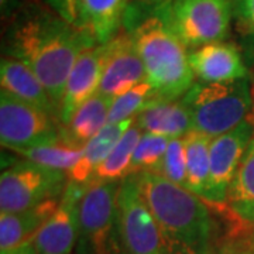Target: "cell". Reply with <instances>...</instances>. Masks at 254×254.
<instances>
[{"instance_id":"836d02e7","label":"cell","mask_w":254,"mask_h":254,"mask_svg":"<svg viewBox=\"0 0 254 254\" xmlns=\"http://www.w3.org/2000/svg\"><path fill=\"white\" fill-rule=\"evenodd\" d=\"M136 1H141V3H158V1H164V0H136Z\"/></svg>"},{"instance_id":"5bb4252c","label":"cell","mask_w":254,"mask_h":254,"mask_svg":"<svg viewBox=\"0 0 254 254\" xmlns=\"http://www.w3.org/2000/svg\"><path fill=\"white\" fill-rule=\"evenodd\" d=\"M190 65L193 75L205 83H227L247 78L239 48L225 41L190 50Z\"/></svg>"},{"instance_id":"9c48e42d","label":"cell","mask_w":254,"mask_h":254,"mask_svg":"<svg viewBox=\"0 0 254 254\" xmlns=\"http://www.w3.org/2000/svg\"><path fill=\"white\" fill-rule=\"evenodd\" d=\"M57 116L7 92L0 93V141L18 153L30 147L58 140L61 130Z\"/></svg>"},{"instance_id":"52a82bcc","label":"cell","mask_w":254,"mask_h":254,"mask_svg":"<svg viewBox=\"0 0 254 254\" xmlns=\"http://www.w3.org/2000/svg\"><path fill=\"white\" fill-rule=\"evenodd\" d=\"M233 4V0H170L168 14L177 36L195 50L226 38Z\"/></svg>"},{"instance_id":"7402d4cb","label":"cell","mask_w":254,"mask_h":254,"mask_svg":"<svg viewBox=\"0 0 254 254\" xmlns=\"http://www.w3.org/2000/svg\"><path fill=\"white\" fill-rule=\"evenodd\" d=\"M187 155V184L185 188L203 196L209 177V153L212 138L192 130L182 137Z\"/></svg>"},{"instance_id":"4fadbf2b","label":"cell","mask_w":254,"mask_h":254,"mask_svg":"<svg viewBox=\"0 0 254 254\" xmlns=\"http://www.w3.org/2000/svg\"><path fill=\"white\" fill-rule=\"evenodd\" d=\"M105 44H93L85 48L73 64L64 89L60 123L65 126L75 110L99 92L100 81L105 68Z\"/></svg>"},{"instance_id":"e0dca14e","label":"cell","mask_w":254,"mask_h":254,"mask_svg":"<svg viewBox=\"0 0 254 254\" xmlns=\"http://www.w3.org/2000/svg\"><path fill=\"white\" fill-rule=\"evenodd\" d=\"M1 91L17 99L31 103L40 109L53 113L58 119V112L43 83L27 65L13 57H3L0 63ZM60 122V120H58Z\"/></svg>"},{"instance_id":"277c9868","label":"cell","mask_w":254,"mask_h":254,"mask_svg":"<svg viewBox=\"0 0 254 254\" xmlns=\"http://www.w3.org/2000/svg\"><path fill=\"white\" fill-rule=\"evenodd\" d=\"M181 100L190 110L193 130L210 138L245 122L253 106L249 78L227 83L198 81Z\"/></svg>"},{"instance_id":"83f0119b","label":"cell","mask_w":254,"mask_h":254,"mask_svg":"<svg viewBox=\"0 0 254 254\" xmlns=\"http://www.w3.org/2000/svg\"><path fill=\"white\" fill-rule=\"evenodd\" d=\"M246 230L247 227L243 230L230 233L229 237H226L222 243L212 246L209 254H254L253 249L246 236Z\"/></svg>"},{"instance_id":"d6a6232c","label":"cell","mask_w":254,"mask_h":254,"mask_svg":"<svg viewBox=\"0 0 254 254\" xmlns=\"http://www.w3.org/2000/svg\"><path fill=\"white\" fill-rule=\"evenodd\" d=\"M246 236H247V240H249V243L252 246V249H253L254 252V223L252 226L247 227V230H246Z\"/></svg>"},{"instance_id":"4dcf8cb0","label":"cell","mask_w":254,"mask_h":254,"mask_svg":"<svg viewBox=\"0 0 254 254\" xmlns=\"http://www.w3.org/2000/svg\"><path fill=\"white\" fill-rule=\"evenodd\" d=\"M1 254H38V253H37L33 240H30V242L24 243V245L18 246V247H16V249L9 250V252H4V253H1Z\"/></svg>"},{"instance_id":"d6986e66","label":"cell","mask_w":254,"mask_h":254,"mask_svg":"<svg viewBox=\"0 0 254 254\" xmlns=\"http://www.w3.org/2000/svg\"><path fill=\"white\" fill-rule=\"evenodd\" d=\"M134 123L136 118L125 120L122 123L106 125L103 127L99 134H96L83 145V153L79 161L68 173V181L79 185H88L93 180L98 167L106 160V157L112 153L119 140Z\"/></svg>"},{"instance_id":"7a4b0ae2","label":"cell","mask_w":254,"mask_h":254,"mask_svg":"<svg viewBox=\"0 0 254 254\" xmlns=\"http://www.w3.org/2000/svg\"><path fill=\"white\" fill-rule=\"evenodd\" d=\"M168 1L141 3L127 7L125 28L131 36L145 69V81L160 99L182 98L195 83L188 48L174 31Z\"/></svg>"},{"instance_id":"e575fe53","label":"cell","mask_w":254,"mask_h":254,"mask_svg":"<svg viewBox=\"0 0 254 254\" xmlns=\"http://www.w3.org/2000/svg\"><path fill=\"white\" fill-rule=\"evenodd\" d=\"M250 120L254 123V93H253V106H252V119H250Z\"/></svg>"},{"instance_id":"9a60e30c","label":"cell","mask_w":254,"mask_h":254,"mask_svg":"<svg viewBox=\"0 0 254 254\" xmlns=\"http://www.w3.org/2000/svg\"><path fill=\"white\" fill-rule=\"evenodd\" d=\"M128 0H78L76 27L96 44H105L122 30Z\"/></svg>"},{"instance_id":"1f68e13d","label":"cell","mask_w":254,"mask_h":254,"mask_svg":"<svg viewBox=\"0 0 254 254\" xmlns=\"http://www.w3.org/2000/svg\"><path fill=\"white\" fill-rule=\"evenodd\" d=\"M11 3H13V0H0V6H1V13H3V16L10 13Z\"/></svg>"},{"instance_id":"6da1fadb","label":"cell","mask_w":254,"mask_h":254,"mask_svg":"<svg viewBox=\"0 0 254 254\" xmlns=\"http://www.w3.org/2000/svg\"><path fill=\"white\" fill-rule=\"evenodd\" d=\"M96 44L57 11L37 4L23 9L7 34L9 57L17 58L36 73L58 112L69 72L78 57Z\"/></svg>"},{"instance_id":"30bf717a","label":"cell","mask_w":254,"mask_h":254,"mask_svg":"<svg viewBox=\"0 0 254 254\" xmlns=\"http://www.w3.org/2000/svg\"><path fill=\"white\" fill-rule=\"evenodd\" d=\"M254 136V123L246 119L240 125L210 141L209 177L202 199L212 206H226L229 190L246 148Z\"/></svg>"},{"instance_id":"ffe728a7","label":"cell","mask_w":254,"mask_h":254,"mask_svg":"<svg viewBox=\"0 0 254 254\" xmlns=\"http://www.w3.org/2000/svg\"><path fill=\"white\" fill-rule=\"evenodd\" d=\"M113 100L96 93L75 110L71 120L63 126L61 134L71 143L86 144L108 125L109 110Z\"/></svg>"},{"instance_id":"3957f363","label":"cell","mask_w":254,"mask_h":254,"mask_svg":"<svg viewBox=\"0 0 254 254\" xmlns=\"http://www.w3.org/2000/svg\"><path fill=\"white\" fill-rule=\"evenodd\" d=\"M138 175L140 190L161 230L165 254H209L215 223L209 203L157 173Z\"/></svg>"},{"instance_id":"ac0fdd59","label":"cell","mask_w":254,"mask_h":254,"mask_svg":"<svg viewBox=\"0 0 254 254\" xmlns=\"http://www.w3.org/2000/svg\"><path fill=\"white\" fill-rule=\"evenodd\" d=\"M61 198L50 199L34 208L0 215V252H9L33 240L58 208Z\"/></svg>"},{"instance_id":"2e32d148","label":"cell","mask_w":254,"mask_h":254,"mask_svg":"<svg viewBox=\"0 0 254 254\" xmlns=\"http://www.w3.org/2000/svg\"><path fill=\"white\" fill-rule=\"evenodd\" d=\"M136 125L145 133L167 138H182L193 130L190 110L181 99L157 98L137 115Z\"/></svg>"},{"instance_id":"ba28073f","label":"cell","mask_w":254,"mask_h":254,"mask_svg":"<svg viewBox=\"0 0 254 254\" xmlns=\"http://www.w3.org/2000/svg\"><path fill=\"white\" fill-rule=\"evenodd\" d=\"M118 215L125 254H165L161 230L143 198L137 174L120 182Z\"/></svg>"},{"instance_id":"8fae6325","label":"cell","mask_w":254,"mask_h":254,"mask_svg":"<svg viewBox=\"0 0 254 254\" xmlns=\"http://www.w3.org/2000/svg\"><path fill=\"white\" fill-rule=\"evenodd\" d=\"M106 57L100 81V95L115 99L145 81V69L134 41L126 28L105 43Z\"/></svg>"},{"instance_id":"7c38bea8","label":"cell","mask_w":254,"mask_h":254,"mask_svg":"<svg viewBox=\"0 0 254 254\" xmlns=\"http://www.w3.org/2000/svg\"><path fill=\"white\" fill-rule=\"evenodd\" d=\"M86 185L68 181L58 208L33 239L38 254H71L78 243V212Z\"/></svg>"},{"instance_id":"d4e9b609","label":"cell","mask_w":254,"mask_h":254,"mask_svg":"<svg viewBox=\"0 0 254 254\" xmlns=\"http://www.w3.org/2000/svg\"><path fill=\"white\" fill-rule=\"evenodd\" d=\"M154 89L147 81L138 83L130 91L125 92L115 98L109 110L108 125L122 123L128 119L137 118V115L144 110L151 102L157 99Z\"/></svg>"},{"instance_id":"cb8c5ba5","label":"cell","mask_w":254,"mask_h":254,"mask_svg":"<svg viewBox=\"0 0 254 254\" xmlns=\"http://www.w3.org/2000/svg\"><path fill=\"white\" fill-rule=\"evenodd\" d=\"M82 153V145L73 144L61 134L58 140L21 150L17 154L23 155L28 161L68 174L79 161Z\"/></svg>"},{"instance_id":"4316f807","label":"cell","mask_w":254,"mask_h":254,"mask_svg":"<svg viewBox=\"0 0 254 254\" xmlns=\"http://www.w3.org/2000/svg\"><path fill=\"white\" fill-rule=\"evenodd\" d=\"M157 174L163 175L168 181L185 188L187 184V155L182 138H171L165 151L163 161L160 164Z\"/></svg>"},{"instance_id":"5b68a950","label":"cell","mask_w":254,"mask_h":254,"mask_svg":"<svg viewBox=\"0 0 254 254\" xmlns=\"http://www.w3.org/2000/svg\"><path fill=\"white\" fill-rule=\"evenodd\" d=\"M120 182L91 181L79 202L78 253L120 254L118 192Z\"/></svg>"},{"instance_id":"f546056e","label":"cell","mask_w":254,"mask_h":254,"mask_svg":"<svg viewBox=\"0 0 254 254\" xmlns=\"http://www.w3.org/2000/svg\"><path fill=\"white\" fill-rule=\"evenodd\" d=\"M48 7L57 11L66 21L76 26L78 17V0H46Z\"/></svg>"},{"instance_id":"f1b7e54d","label":"cell","mask_w":254,"mask_h":254,"mask_svg":"<svg viewBox=\"0 0 254 254\" xmlns=\"http://www.w3.org/2000/svg\"><path fill=\"white\" fill-rule=\"evenodd\" d=\"M233 13L242 34L254 41V0H235Z\"/></svg>"},{"instance_id":"8992f818","label":"cell","mask_w":254,"mask_h":254,"mask_svg":"<svg viewBox=\"0 0 254 254\" xmlns=\"http://www.w3.org/2000/svg\"><path fill=\"white\" fill-rule=\"evenodd\" d=\"M68 185V174L33 161H17L0 177V212L16 213L61 198Z\"/></svg>"},{"instance_id":"44dd1931","label":"cell","mask_w":254,"mask_h":254,"mask_svg":"<svg viewBox=\"0 0 254 254\" xmlns=\"http://www.w3.org/2000/svg\"><path fill=\"white\" fill-rule=\"evenodd\" d=\"M227 208L242 225L252 226L254 223V136L229 190Z\"/></svg>"},{"instance_id":"603a6c76","label":"cell","mask_w":254,"mask_h":254,"mask_svg":"<svg viewBox=\"0 0 254 254\" xmlns=\"http://www.w3.org/2000/svg\"><path fill=\"white\" fill-rule=\"evenodd\" d=\"M141 134L143 130L134 123L119 140L106 160L98 167L92 181L122 182L127 178L131 171L133 155Z\"/></svg>"},{"instance_id":"484cf974","label":"cell","mask_w":254,"mask_h":254,"mask_svg":"<svg viewBox=\"0 0 254 254\" xmlns=\"http://www.w3.org/2000/svg\"><path fill=\"white\" fill-rule=\"evenodd\" d=\"M170 140L171 138L143 131L136 150H134L130 175L141 173H155L163 161L165 151L170 144Z\"/></svg>"}]
</instances>
